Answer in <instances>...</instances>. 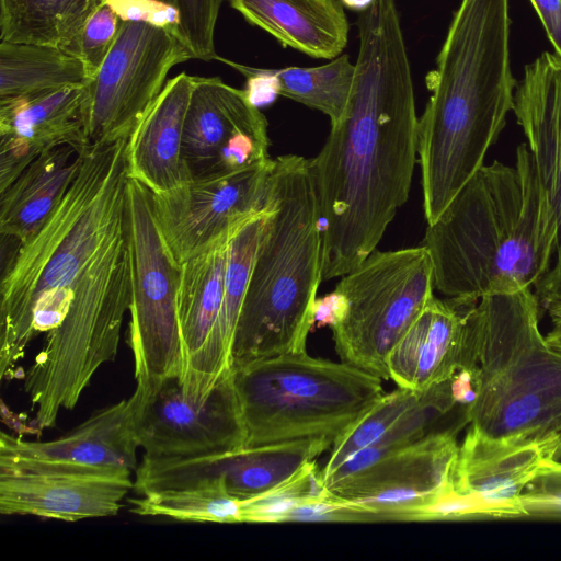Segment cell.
<instances>
[{"label":"cell","instance_id":"obj_1","mask_svg":"<svg viewBox=\"0 0 561 561\" xmlns=\"http://www.w3.org/2000/svg\"><path fill=\"white\" fill-rule=\"evenodd\" d=\"M355 80L342 118L310 160L322 229V279L343 276L381 240L409 197L419 118L394 0L358 14Z\"/></svg>","mask_w":561,"mask_h":561},{"label":"cell","instance_id":"obj_2","mask_svg":"<svg viewBox=\"0 0 561 561\" xmlns=\"http://www.w3.org/2000/svg\"><path fill=\"white\" fill-rule=\"evenodd\" d=\"M508 0H461L426 77L417 153L427 225L483 165L513 110Z\"/></svg>","mask_w":561,"mask_h":561},{"label":"cell","instance_id":"obj_3","mask_svg":"<svg viewBox=\"0 0 561 561\" xmlns=\"http://www.w3.org/2000/svg\"><path fill=\"white\" fill-rule=\"evenodd\" d=\"M557 227L527 144L515 167L482 165L442 215L427 225L434 288L474 304L489 295L531 289L548 273Z\"/></svg>","mask_w":561,"mask_h":561},{"label":"cell","instance_id":"obj_4","mask_svg":"<svg viewBox=\"0 0 561 561\" xmlns=\"http://www.w3.org/2000/svg\"><path fill=\"white\" fill-rule=\"evenodd\" d=\"M267 214L237 323L231 368L306 352L322 280V231L310 160H272Z\"/></svg>","mask_w":561,"mask_h":561},{"label":"cell","instance_id":"obj_5","mask_svg":"<svg viewBox=\"0 0 561 561\" xmlns=\"http://www.w3.org/2000/svg\"><path fill=\"white\" fill-rule=\"evenodd\" d=\"M538 320L529 288L484 296L465 311L463 367L478 378L465 421L484 438L561 443V351L541 335Z\"/></svg>","mask_w":561,"mask_h":561},{"label":"cell","instance_id":"obj_6","mask_svg":"<svg viewBox=\"0 0 561 561\" xmlns=\"http://www.w3.org/2000/svg\"><path fill=\"white\" fill-rule=\"evenodd\" d=\"M127 141L83 151L78 174L39 229L19 243L0 284V374L12 376L35 337L32 310L45 290L72 286L123 228Z\"/></svg>","mask_w":561,"mask_h":561},{"label":"cell","instance_id":"obj_7","mask_svg":"<svg viewBox=\"0 0 561 561\" xmlns=\"http://www.w3.org/2000/svg\"><path fill=\"white\" fill-rule=\"evenodd\" d=\"M244 447L339 439L383 394L382 379L307 352L232 368Z\"/></svg>","mask_w":561,"mask_h":561},{"label":"cell","instance_id":"obj_8","mask_svg":"<svg viewBox=\"0 0 561 561\" xmlns=\"http://www.w3.org/2000/svg\"><path fill=\"white\" fill-rule=\"evenodd\" d=\"M73 289L67 317L48 332L25 374L24 390L38 430L54 426L62 410L73 409L96 370L115 359L130 300L125 227L96 254Z\"/></svg>","mask_w":561,"mask_h":561},{"label":"cell","instance_id":"obj_9","mask_svg":"<svg viewBox=\"0 0 561 561\" xmlns=\"http://www.w3.org/2000/svg\"><path fill=\"white\" fill-rule=\"evenodd\" d=\"M335 289L346 301L344 316L331 327L340 359L389 380L392 350L434 296L427 249L374 250Z\"/></svg>","mask_w":561,"mask_h":561},{"label":"cell","instance_id":"obj_10","mask_svg":"<svg viewBox=\"0 0 561 561\" xmlns=\"http://www.w3.org/2000/svg\"><path fill=\"white\" fill-rule=\"evenodd\" d=\"M125 237L129 259L128 343L137 385L183 378L186 355L178 319L182 276L157 225L150 191L128 178Z\"/></svg>","mask_w":561,"mask_h":561},{"label":"cell","instance_id":"obj_11","mask_svg":"<svg viewBox=\"0 0 561 561\" xmlns=\"http://www.w3.org/2000/svg\"><path fill=\"white\" fill-rule=\"evenodd\" d=\"M192 58L186 45L168 30L122 21L112 50L87 83L88 147L129 138L161 93L171 68Z\"/></svg>","mask_w":561,"mask_h":561},{"label":"cell","instance_id":"obj_12","mask_svg":"<svg viewBox=\"0 0 561 561\" xmlns=\"http://www.w3.org/2000/svg\"><path fill=\"white\" fill-rule=\"evenodd\" d=\"M134 397L133 425L144 457H196L244 447L232 368L202 399L186 396L178 377L137 385Z\"/></svg>","mask_w":561,"mask_h":561},{"label":"cell","instance_id":"obj_13","mask_svg":"<svg viewBox=\"0 0 561 561\" xmlns=\"http://www.w3.org/2000/svg\"><path fill=\"white\" fill-rule=\"evenodd\" d=\"M272 159L150 192L159 230L179 264L208 251L265 208Z\"/></svg>","mask_w":561,"mask_h":561},{"label":"cell","instance_id":"obj_14","mask_svg":"<svg viewBox=\"0 0 561 561\" xmlns=\"http://www.w3.org/2000/svg\"><path fill=\"white\" fill-rule=\"evenodd\" d=\"M268 147L267 121L244 89L219 77H193L182 140L190 180L265 162Z\"/></svg>","mask_w":561,"mask_h":561},{"label":"cell","instance_id":"obj_15","mask_svg":"<svg viewBox=\"0 0 561 561\" xmlns=\"http://www.w3.org/2000/svg\"><path fill=\"white\" fill-rule=\"evenodd\" d=\"M455 430L436 431L327 489L379 522H419L423 507L454 489Z\"/></svg>","mask_w":561,"mask_h":561},{"label":"cell","instance_id":"obj_16","mask_svg":"<svg viewBox=\"0 0 561 561\" xmlns=\"http://www.w3.org/2000/svg\"><path fill=\"white\" fill-rule=\"evenodd\" d=\"M324 439H300L182 458L144 457L136 470L139 494L220 482L240 501L256 496L331 449Z\"/></svg>","mask_w":561,"mask_h":561},{"label":"cell","instance_id":"obj_17","mask_svg":"<svg viewBox=\"0 0 561 561\" xmlns=\"http://www.w3.org/2000/svg\"><path fill=\"white\" fill-rule=\"evenodd\" d=\"M134 394L93 413L79 426L49 442L0 434V470L53 469L125 473L137 466Z\"/></svg>","mask_w":561,"mask_h":561},{"label":"cell","instance_id":"obj_18","mask_svg":"<svg viewBox=\"0 0 561 561\" xmlns=\"http://www.w3.org/2000/svg\"><path fill=\"white\" fill-rule=\"evenodd\" d=\"M514 113L531 151L557 227L556 263L535 286L539 305L561 300V57L545 51L525 67Z\"/></svg>","mask_w":561,"mask_h":561},{"label":"cell","instance_id":"obj_19","mask_svg":"<svg viewBox=\"0 0 561 561\" xmlns=\"http://www.w3.org/2000/svg\"><path fill=\"white\" fill-rule=\"evenodd\" d=\"M131 472L0 470V513L76 522L108 517L134 488Z\"/></svg>","mask_w":561,"mask_h":561},{"label":"cell","instance_id":"obj_20","mask_svg":"<svg viewBox=\"0 0 561 561\" xmlns=\"http://www.w3.org/2000/svg\"><path fill=\"white\" fill-rule=\"evenodd\" d=\"M85 102L87 84L0 101V192L42 153L88 148Z\"/></svg>","mask_w":561,"mask_h":561},{"label":"cell","instance_id":"obj_21","mask_svg":"<svg viewBox=\"0 0 561 561\" xmlns=\"http://www.w3.org/2000/svg\"><path fill=\"white\" fill-rule=\"evenodd\" d=\"M560 445L508 444L468 430L458 449L454 489L474 496L486 516L525 515L523 490L552 468Z\"/></svg>","mask_w":561,"mask_h":561},{"label":"cell","instance_id":"obj_22","mask_svg":"<svg viewBox=\"0 0 561 561\" xmlns=\"http://www.w3.org/2000/svg\"><path fill=\"white\" fill-rule=\"evenodd\" d=\"M469 305L435 296L428 300L389 356V376L399 388L425 391L463 367Z\"/></svg>","mask_w":561,"mask_h":561},{"label":"cell","instance_id":"obj_23","mask_svg":"<svg viewBox=\"0 0 561 561\" xmlns=\"http://www.w3.org/2000/svg\"><path fill=\"white\" fill-rule=\"evenodd\" d=\"M192 88L193 77L185 72L167 81L128 138V178L152 193H164L190 181L182 140Z\"/></svg>","mask_w":561,"mask_h":561},{"label":"cell","instance_id":"obj_24","mask_svg":"<svg viewBox=\"0 0 561 561\" xmlns=\"http://www.w3.org/2000/svg\"><path fill=\"white\" fill-rule=\"evenodd\" d=\"M267 208L245 221L229 243L221 308L194 364L180 380L186 396L205 398L231 370V347Z\"/></svg>","mask_w":561,"mask_h":561},{"label":"cell","instance_id":"obj_25","mask_svg":"<svg viewBox=\"0 0 561 561\" xmlns=\"http://www.w3.org/2000/svg\"><path fill=\"white\" fill-rule=\"evenodd\" d=\"M250 24L284 47L333 59L344 50L350 24L340 0H229Z\"/></svg>","mask_w":561,"mask_h":561},{"label":"cell","instance_id":"obj_26","mask_svg":"<svg viewBox=\"0 0 561 561\" xmlns=\"http://www.w3.org/2000/svg\"><path fill=\"white\" fill-rule=\"evenodd\" d=\"M83 152L70 145L38 156L0 192V233L19 243L31 238L78 174Z\"/></svg>","mask_w":561,"mask_h":561},{"label":"cell","instance_id":"obj_27","mask_svg":"<svg viewBox=\"0 0 561 561\" xmlns=\"http://www.w3.org/2000/svg\"><path fill=\"white\" fill-rule=\"evenodd\" d=\"M234 232L182 264L178 319L186 355L185 374L198 357L218 319L229 243Z\"/></svg>","mask_w":561,"mask_h":561},{"label":"cell","instance_id":"obj_28","mask_svg":"<svg viewBox=\"0 0 561 561\" xmlns=\"http://www.w3.org/2000/svg\"><path fill=\"white\" fill-rule=\"evenodd\" d=\"M82 61L61 47L0 41V101L89 82Z\"/></svg>","mask_w":561,"mask_h":561},{"label":"cell","instance_id":"obj_29","mask_svg":"<svg viewBox=\"0 0 561 561\" xmlns=\"http://www.w3.org/2000/svg\"><path fill=\"white\" fill-rule=\"evenodd\" d=\"M107 0H0V41L66 49Z\"/></svg>","mask_w":561,"mask_h":561},{"label":"cell","instance_id":"obj_30","mask_svg":"<svg viewBox=\"0 0 561 561\" xmlns=\"http://www.w3.org/2000/svg\"><path fill=\"white\" fill-rule=\"evenodd\" d=\"M450 379L424 391L421 400L407 411L382 436L359 450L323 479L328 488L355 474L422 438L436 432V422L454 407Z\"/></svg>","mask_w":561,"mask_h":561},{"label":"cell","instance_id":"obj_31","mask_svg":"<svg viewBox=\"0 0 561 561\" xmlns=\"http://www.w3.org/2000/svg\"><path fill=\"white\" fill-rule=\"evenodd\" d=\"M279 95L325 114L331 125L339 122L350 102L355 80V64L347 54L317 67L272 69Z\"/></svg>","mask_w":561,"mask_h":561},{"label":"cell","instance_id":"obj_32","mask_svg":"<svg viewBox=\"0 0 561 561\" xmlns=\"http://www.w3.org/2000/svg\"><path fill=\"white\" fill-rule=\"evenodd\" d=\"M130 512L183 522L241 523V501L220 482L158 490L130 499Z\"/></svg>","mask_w":561,"mask_h":561},{"label":"cell","instance_id":"obj_33","mask_svg":"<svg viewBox=\"0 0 561 561\" xmlns=\"http://www.w3.org/2000/svg\"><path fill=\"white\" fill-rule=\"evenodd\" d=\"M424 391L399 388L385 393L331 447L321 469L324 479L346 460L382 436L407 411L422 398Z\"/></svg>","mask_w":561,"mask_h":561},{"label":"cell","instance_id":"obj_34","mask_svg":"<svg viewBox=\"0 0 561 561\" xmlns=\"http://www.w3.org/2000/svg\"><path fill=\"white\" fill-rule=\"evenodd\" d=\"M325 491L321 469L310 460L270 490L241 501V523H283L291 510Z\"/></svg>","mask_w":561,"mask_h":561},{"label":"cell","instance_id":"obj_35","mask_svg":"<svg viewBox=\"0 0 561 561\" xmlns=\"http://www.w3.org/2000/svg\"><path fill=\"white\" fill-rule=\"evenodd\" d=\"M121 25V18L104 3L91 14L71 44L64 49L82 61L90 81L112 50Z\"/></svg>","mask_w":561,"mask_h":561},{"label":"cell","instance_id":"obj_36","mask_svg":"<svg viewBox=\"0 0 561 561\" xmlns=\"http://www.w3.org/2000/svg\"><path fill=\"white\" fill-rule=\"evenodd\" d=\"M180 15L181 36L193 58L216 60L215 27L222 0H156Z\"/></svg>","mask_w":561,"mask_h":561},{"label":"cell","instance_id":"obj_37","mask_svg":"<svg viewBox=\"0 0 561 561\" xmlns=\"http://www.w3.org/2000/svg\"><path fill=\"white\" fill-rule=\"evenodd\" d=\"M106 3L122 21L150 23L168 30L183 42L180 15L174 8L156 0H107Z\"/></svg>","mask_w":561,"mask_h":561},{"label":"cell","instance_id":"obj_38","mask_svg":"<svg viewBox=\"0 0 561 561\" xmlns=\"http://www.w3.org/2000/svg\"><path fill=\"white\" fill-rule=\"evenodd\" d=\"M75 298L72 286H59L45 290L36 299L32 310L34 335L50 332L67 317Z\"/></svg>","mask_w":561,"mask_h":561},{"label":"cell","instance_id":"obj_39","mask_svg":"<svg viewBox=\"0 0 561 561\" xmlns=\"http://www.w3.org/2000/svg\"><path fill=\"white\" fill-rule=\"evenodd\" d=\"M545 483L537 492L522 495L526 514L561 516V471L553 467L543 476Z\"/></svg>","mask_w":561,"mask_h":561},{"label":"cell","instance_id":"obj_40","mask_svg":"<svg viewBox=\"0 0 561 561\" xmlns=\"http://www.w3.org/2000/svg\"><path fill=\"white\" fill-rule=\"evenodd\" d=\"M546 30L547 36L561 57V0H530Z\"/></svg>","mask_w":561,"mask_h":561},{"label":"cell","instance_id":"obj_41","mask_svg":"<svg viewBox=\"0 0 561 561\" xmlns=\"http://www.w3.org/2000/svg\"><path fill=\"white\" fill-rule=\"evenodd\" d=\"M346 301L344 296L336 289L329 295L317 299L314 307V320L319 325L330 328L339 322L344 316Z\"/></svg>","mask_w":561,"mask_h":561},{"label":"cell","instance_id":"obj_42","mask_svg":"<svg viewBox=\"0 0 561 561\" xmlns=\"http://www.w3.org/2000/svg\"><path fill=\"white\" fill-rule=\"evenodd\" d=\"M545 308L552 322V329L546 339L553 347L561 351V300L550 302Z\"/></svg>","mask_w":561,"mask_h":561},{"label":"cell","instance_id":"obj_43","mask_svg":"<svg viewBox=\"0 0 561 561\" xmlns=\"http://www.w3.org/2000/svg\"><path fill=\"white\" fill-rule=\"evenodd\" d=\"M343 7H346L350 10L363 12L366 11L375 0H340Z\"/></svg>","mask_w":561,"mask_h":561},{"label":"cell","instance_id":"obj_44","mask_svg":"<svg viewBox=\"0 0 561 561\" xmlns=\"http://www.w3.org/2000/svg\"><path fill=\"white\" fill-rule=\"evenodd\" d=\"M553 468L561 471V465L558 462L554 463Z\"/></svg>","mask_w":561,"mask_h":561}]
</instances>
